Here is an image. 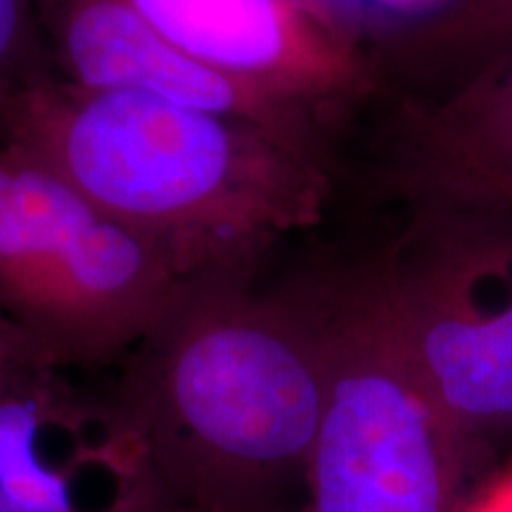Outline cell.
<instances>
[{
	"instance_id": "obj_1",
	"label": "cell",
	"mask_w": 512,
	"mask_h": 512,
	"mask_svg": "<svg viewBox=\"0 0 512 512\" xmlns=\"http://www.w3.org/2000/svg\"><path fill=\"white\" fill-rule=\"evenodd\" d=\"M261 268L183 278L107 387L181 512L306 501L323 337L302 273L264 283Z\"/></svg>"
},
{
	"instance_id": "obj_2",
	"label": "cell",
	"mask_w": 512,
	"mask_h": 512,
	"mask_svg": "<svg viewBox=\"0 0 512 512\" xmlns=\"http://www.w3.org/2000/svg\"><path fill=\"white\" fill-rule=\"evenodd\" d=\"M0 143L48 166L178 278L249 271L323 221L332 147L143 91L48 76L0 105Z\"/></svg>"
},
{
	"instance_id": "obj_3",
	"label": "cell",
	"mask_w": 512,
	"mask_h": 512,
	"mask_svg": "<svg viewBox=\"0 0 512 512\" xmlns=\"http://www.w3.org/2000/svg\"><path fill=\"white\" fill-rule=\"evenodd\" d=\"M325 351L311 512H470L477 456L422 384L373 256L304 268Z\"/></svg>"
},
{
	"instance_id": "obj_4",
	"label": "cell",
	"mask_w": 512,
	"mask_h": 512,
	"mask_svg": "<svg viewBox=\"0 0 512 512\" xmlns=\"http://www.w3.org/2000/svg\"><path fill=\"white\" fill-rule=\"evenodd\" d=\"M178 283L150 240L0 143V311L62 370L119 361Z\"/></svg>"
},
{
	"instance_id": "obj_5",
	"label": "cell",
	"mask_w": 512,
	"mask_h": 512,
	"mask_svg": "<svg viewBox=\"0 0 512 512\" xmlns=\"http://www.w3.org/2000/svg\"><path fill=\"white\" fill-rule=\"evenodd\" d=\"M373 254L403 349L472 453L512 430V221L408 211Z\"/></svg>"
},
{
	"instance_id": "obj_6",
	"label": "cell",
	"mask_w": 512,
	"mask_h": 512,
	"mask_svg": "<svg viewBox=\"0 0 512 512\" xmlns=\"http://www.w3.org/2000/svg\"><path fill=\"white\" fill-rule=\"evenodd\" d=\"M0 512H181L110 392L60 368L0 382Z\"/></svg>"
},
{
	"instance_id": "obj_7",
	"label": "cell",
	"mask_w": 512,
	"mask_h": 512,
	"mask_svg": "<svg viewBox=\"0 0 512 512\" xmlns=\"http://www.w3.org/2000/svg\"><path fill=\"white\" fill-rule=\"evenodd\" d=\"M159 36L211 72L335 126L373 98L366 41L304 0H131Z\"/></svg>"
},
{
	"instance_id": "obj_8",
	"label": "cell",
	"mask_w": 512,
	"mask_h": 512,
	"mask_svg": "<svg viewBox=\"0 0 512 512\" xmlns=\"http://www.w3.org/2000/svg\"><path fill=\"white\" fill-rule=\"evenodd\" d=\"M387 105L370 171L382 197L512 221V60L448 98Z\"/></svg>"
},
{
	"instance_id": "obj_9",
	"label": "cell",
	"mask_w": 512,
	"mask_h": 512,
	"mask_svg": "<svg viewBox=\"0 0 512 512\" xmlns=\"http://www.w3.org/2000/svg\"><path fill=\"white\" fill-rule=\"evenodd\" d=\"M57 79L95 91H143L330 145V124L304 107L230 81L171 48L131 0H31Z\"/></svg>"
},
{
	"instance_id": "obj_10",
	"label": "cell",
	"mask_w": 512,
	"mask_h": 512,
	"mask_svg": "<svg viewBox=\"0 0 512 512\" xmlns=\"http://www.w3.org/2000/svg\"><path fill=\"white\" fill-rule=\"evenodd\" d=\"M387 98L441 100L512 60V0H448L368 43Z\"/></svg>"
},
{
	"instance_id": "obj_11",
	"label": "cell",
	"mask_w": 512,
	"mask_h": 512,
	"mask_svg": "<svg viewBox=\"0 0 512 512\" xmlns=\"http://www.w3.org/2000/svg\"><path fill=\"white\" fill-rule=\"evenodd\" d=\"M55 76L31 0H0V105Z\"/></svg>"
},
{
	"instance_id": "obj_12",
	"label": "cell",
	"mask_w": 512,
	"mask_h": 512,
	"mask_svg": "<svg viewBox=\"0 0 512 512\" xmlns=\"http://www.w3.org/2000/svg\"><path fill=\"white\" fill-rule=\"evenodd\" d=\"M48 368L60 366L27 330L0 311V382Z\"/></svg>"
},
{
	"instance_id": "obj_13",
	"label": "cell",
	"mask_w": 512,
	"mask_h": 512,
	"mask_svg": "<svg viewBox=\"0 0 512 512\" xmlns=\"http://www.w3.org/2000/svg\"><path fill=\"white\" fill-rule=\"evenodd\" d=\"M446 3L448 0H349V22L351 27L356 29V34L363 38V19L373 15V12H380L387 22L396 19L394 27L389 24V27L384 29V34H387V31L420 22V19H425L427 15H432V12H437L441 5Z\"/></svg>"
},
{
	"instance_id": "obj_14",
	"label": "cell",
	"mask_w": 512,
	"mask_h": 512,
	"mask_svg": "<svg viewBox=\"0 0 512 512\" xmlns=\"http://www.w3.org/2000/svg\"><path fill=\"white\" fill-rule=\"evenodd\" d=\"M470 512H512V475L489 489V494L472 498Z\"/></svg>"
},
{
	"instance_id": "obj_15",
	"label": "cell",
	"mask_w": 512,
	"mask_h": 512,
	"mask_svg": "<svg viewBox=\"0 0 512 512\" xmlns=\"http://www.w3.org/2000/svg\"><path fill=\"white\" fill-rule=\"evenodd\" d=\"M304 3L316 8L318 12H323V15H328L330 19H335L337 24H342V27H347L356 34V29L349 22V0H304Z\"/></svg>"
},
{
	"instance_id": "obj_16",
	"label": "cell",
	"mask_w": 512,
	"mask_h": 512,
	"mask_svg": "<svg viewBox=\"0 0 512 512\" xmlns=\"http://www.w3.org/2000/svg\"><path fill=\"white\" fill-rule=\"evenodd\" d=\"M283 512H311L309 510V503H299V505H294V508H287V510H283Z\"/></svg>"
}]
</instances>
